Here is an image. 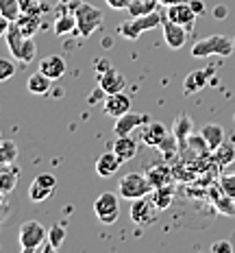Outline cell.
Segmentation results:
<instances>
[{"label":"cell","mask_w":235,"mask_h":253,"mask_svg":"<svg viewBox=\"0 0 235 253\" xmlns=\"http://www.w3.org/2000/svg\"><path fill=\"white\" fill-rule=\"evenodd\" d=\"M157 4H159V0H133V2L129 4L127 11L131 13V18H137V15H146L150 11H157Z\"/></svg>","instance_id":"obj_27"},{"label":"cell","mask_w":235,"mask_h":253,"mask_svg":"<svg viewBox=\"0 0 235 253\" xmlns=\"http://www.w3.org/2000/svg\"><path fill=\"white\" fill-rule=\"evenodd\" d=\"M15 181H18V175L13 170H7L0 175V192H11L15 188Z\"/></svg>","instance_id":"obj_35"},{"label":"cell","mask_w":235,"mask_h":253,"mask_svg":"<svg viewBox=\"0 0 235 253\" xmlns=\"http://www.w3.org/2000/svg\"><path fill=\"white\" fill-rule=\"evenodd\" d=\"M20 33L26 38H35L41 29V15H33V13H20V18L15 20Z\"/></svg>","instance_id":"obj_20"},{"label":"cell","mask_w":235,"mask_h":253,"mask_svg":"<svg viewBox=\"0 0 235 253\" xmlns=\"http://www.w3.org/2000/svg\"><path fill=\"white\" fill-rule=\"evenodd\" d=\"M52 87V79L46 77L41 70H37L35 75L29 77V81H26V89H29L31 94H35V96H44V94H48Z\"/></svg>","instance_id":"obj_21"},{"label":"cell","mask_w":235,"mask_h":253,"mask_svg":"<svg viewBox=\"0 0 235 253\" xmlns=\"http://www.w3.org/2000/svg\"><path fill=\"white\" fill-rule=\"evenodd\" d=\"M4 40H7V48L9 52L15 57L18 61L22 63H31L35 59V44H33V38H26V35L20 33L18 24L11 22L4 33Z\"/></svg>","instance_id":"obj_4"},{"label":"cell","mask_w":235,"mask_h":253,"mask_svg":"<svg viewBox=\"0 0 235 253\" xmlns=\"http://www.w3.org/2000/svg\"><path fill=\"white\" fill-rule=\"evenodd\" d=\"M192 131H194V125H192L190 116L181 114L179 118L174 120V126H172V133H174L176 142H179V151L185 149V142H187V138L192 135Z\"/></svg>","instance_id":"obj_19"},{"label":"cell","mask_w":235,"mask_h":253,"mask_svg":"<svg viewBox=\"0 0 235 253\" xmlns=\"http://www.w3.org/2000/svg\"><path fill=\"white\" fill-rule=\"evenodd\" d=\"M201 133H202V138L207 140V144H209V149H211V153L224 142V129H222L220 125H205L201 129Z\"/></svg>","instance_id":"obj_23"},{"label":"cell","mask_w":235,"mask_h":253,"mask_svg":"<svg viewBox=\"0 0 235 253\" xmlns=\"http://www.w3.org/2000/svg\"><path fill=\"white\" fill-rule=\"evenodd\" d=\"M13 75H15V63L7 59V57H0V83L9 81Z\"/></svg>","instance_id":"obj_33"},{"label":"cell","mask_w":235,"mask_h":253,"mask_svg":"<svg viewBox=\"0 0 235 253\" xmlns=\"http://www.w3.org/2000/svg\"><path fill=\"white\" fill-rule=\"evenodd\" d=\"M220 190L227 197L235 199V172H229V175L220 177Z\"/></svg>","instance_id":"obj_34"},{"label":"cell","mask_w":235,"mask_h":253,"mask_svg":"<svg viewBox=\"0 0 235 253\" xmlns=\"http://www.w3.org/2000/svg\"><path fill=\"white\" fill-rule=\"evenodd\" d=\"M213 160H216L220 166H229L235 160V146L233 144H227V142H222V144L218 146L216 151H213Z\"/></svg>","instance_id":"obj_29"},{"label":"cell","mask_w":235,"mask_h":253,"mask_svg":"<svg viewBox=\"0 0 235 253\" xmlns=\"http://www.w3.org/2000/svg\"><path fill=\"white\" fill-rule=\"evenodd\" d=\"M109 68H111V66H109V63H107V61L98 59V63H96V72H98V77H101V75H102V72H104V70H109Z\"/></svg>","instance_id":"obj_42"},{"label":"cell","mask_w":235,"mask_h":253,"mask_svg":"<svg viewBox=\"0 0 235 253\" xmlns=\"http://www.w3.org/2000/svg\"><path fill=\"white\" fill-rule=\"evenodd\" d=\"M94 214L98 216L102 225H113L120 216V201L113 192H102L94 201Z\"/></svg>","instance_id":"obj_8"},{"label":"cell","mask_w":235,"mask_h":253,"mask_svg":"<svg viewBox=\"0 0 235 253\" xmlns=\"http://www.w3.org/2000/svg\"><path fill=\"white\" fill-rule=\"evenodd\" d=\"M161 22H164V15H161L159 11H150L146 15H137V18L129 20V22H122L118 26V33L127 40H137L142 33L157 29Z\"/></svg>","instance_id":"obj_5"},{"label":"cell","mask_w":235,"mask_h":253,"mask_svg":"<svg viewBox=\"0 0 235 253\" xmlns=\"http://www.w3.org/2000/svg\"><path fill=\"white\" fill-rule=\"evenodd\" d=\"M146 177H148V181L153 183V188L172 186V170H170V166H166V164H155L148 172H146Z\"/></svg>","instance_id":"obj_22"},{"label":"cell","mask_w":235,"mask_h":253,"mask_svg":"<svg viewBox=\"0 0 235 253\" xmlns=\"http://www.w3.org/2000/svg\"><path fill=\"white\" fill-rule=\"evenodd\" d=\"M9 24H11V20H9V18H4V15H2V13H0V38H2V35H4V33H7Z\"/></svg>","instance_id":"obj_40"},{"label":"cell","mask_w":235,"mask_h":253,"mask_svg":"<svg viewBox=\"0 0 235 253\" xmlns=\"http://www.w3.org/2000/svg\"><path fill=\"white\" fill-rule=\"evenodd\" d=\"M142 140H144V144L161 149L166 153H176V149H179V142H176L174 133H170L166 129V125H161V123H150L148 120L142 126Z\"/></svg>","instance_id":"obj_2"},{"label":"cell","mask_w":235,"mask_h":253,"mask_svg":"<svg viewBox=\"0 0 235 253\" xmlns=\"http://www.w3.org/2000/svg\"><path fill=\"white\" fill-rule=\"evenodd\" d=\"M120 166H122V160H120L113 151H107V153H102V155L98 157L96 172L101 177H111V175H116V172H118Z\"/></svg>","instance_id":"obj_18"},{"label":"cell","mask_w":235,"mask_h":253,"mask_svg":"<svg viewBox=\"0 0 235 253\" xmlns=\"http://www.w3.org/2000/svg\"><path fill=\"white\" fill-rule=\"evenodd\" d=\"M0 13L4 15V18H9L11 22L20 18V13H22V9H20V0H0Z\"/></svg>","instance_id":"obj_32"},{"label":"cell","mask_w":235,"mask_h":253,"mask_svg":"<svg viewBox=\"0 0 235 253\" xmlns=\"http://www.w3.org/2000/svg\"><path fill=\"white\" fill-rule=\"evenodd\" d=\"M76 31V18H74V11L70 13H64L55 20V35H67Z\"/></svg>","instance_id":"obj_26"},{"label":"cell","mask_w":235,"mask_h":253,"mask_svg":"<svg viewBox=\"0 0 235 253\" xmlns=\"http://www.w3.org/2000/svg\"><path fill=\"white\" fill-rule=\"evenodd\" d=\"M185 149H190V153H192V157H194V160H198V157H205V155L211 153V149H209V144H207V140L202 138V133L201 135H190L187 142H185ZM185 149H183L181 153H185Z\"/></svg>","instance_id":"obj_24"},{"label":"cell","mask_w":235,"mask_h":253,"mask_svg":"<svg viewBox=\"0 0 235 253\" xmlns=\"http://www.w3.org/2000/svg\"><path fill=\"white\" fill-rule=\"evenodd\" d=\"M39 70L44 72L46 77H50L52 81H59V79L66 75L67 66H66V59L61 55H48L39 61Z\"/></svg>","instance_id":"obj_15"},{"label":"cell","mask_w":235,"mask_h":253,"mask_svg":"<svg viewBox=\"0 0 235 253\" xmlns=\"http://www.w3.org/2000/svg\"><path fill=\"white\" fill-rule=\"evenodd\" d=\"M98 85L104 89V94H113V92H122L127 85V77L122 75L116 68H109L98 77Z\"/></svg>","instance_id":"obj_14"},{"label":"cell","mask_w":235,"mask_h":253,"mask_svg":"<svg viewBox=\"0 0 235 253\" xmlns=\"http://www.w3.org/2000/svg\"><path fill=\"white\" fill-rule=\"evenodd\" d=\"M153 203H155V208L159 210H168L170 205H172V201H174V188L172 186H164V188H155L153 190Z\"/></svg>","instance_id":"obj_25"},{"label":"cell","mask_w":235,"mask_h":253,"mask_svg":"<svg viewBox=\"0 0 235 253\" xmlns=\"http://www.w3.org/2000/svg\"><path fill=\"white\" fill-rule=\"evenodd\" d=\"M146 123H148V116L146 114L127 112L120 116V118H116L113 131H116V135H131V131H135L137 126H144Z\"/></svg>","instance_id":"obj_13"},{"label":"cell","mask_w":235,"mask_h":253,"mask_svg":"<svg viewBox=\"0 0 235 253\" xmlns=\"http://www.w3.org/2000/svg\"><path fill=\"white\" fill-rule=\"evenodd\" d=\"M233 251V245L229 240H218L211 245V253H231Z\"/></svg>","instance_id":"obj_37"},{"label":"cell","mask_w":235,"mask_h":253,"mask_svg":"<svg viewBox=\"0 0 235 253\" xmlns=\"http://www.w3.org/2000/svg\"><path fill=\"white\" fill-rule=\"evenodd\" d=\"M18 240H20V247H22L24 253H33V251L41 249L44 240H48V229L41 223H37V220H26V223L20 225Z\"/></svg>","instance_id":"obj_6"},{"label":"cell","mask_w":235,"mask_h":253,"mask_svg":"<svg viewBox=\"0 0 235 253\" xmlns=\"http://www.w3.org/2000/svg\"><path fill=\"white\" fill-rule=\"evenodd\" d=\"M153 190H155L153 183L142 172H129V175H124L120 179V197L129 199V201L148 197V194H153Z\"/></svg>","instance_id":"obj_7"},{"label":"cell","mask_w":235,"mask_h":253,"mask_svg":"<svg viewBox=\"0 0 235 253\" xmlns=\"http://www.w3.org/2000/svg\"><path fill=\"white\" fill-rule=\"evenodd\" d=\"M131 105H133V101H131L129 94L122 92H113V94H104V103H102V109L107 116H113V118H120L122 114L131 112Z\"/></svg>","instance_id":"obj_11"},{"label":"cell","mask_w":235,"mask_h":253,"mask_svg":"<svg viewBox=\"0 0 235 253\" xmlns=\"http://www.w3.org/2000/svg\"><path fill=\"white\" fill-rule=\"evenodd\" d=\"M235 50V42H231L227 35H207V38L198 40L194 46H192V57L196 59H202V57H229Z\"/></svg>","instance_id":"obj_3"},{"label":"cell","mask_w":235,"mask_h":253,"mask_svg":"<svg viewBox=\"0 0 235 253\" xmlns=\"http://www.w3.org/2000/svg\"><path fill=\"white\" fill-rule=\"evenodd\" d=\"M52 192H55L52 188L39 183L37 179H33V183H31V188H29V199L33 203H41V201H46L48 197H52Z\"/></svg>","instance_id":"obj_28"},{"label":"cell","mask_w":235,"mask_h":253,"mask_svg":"<svg viewBox=\"0 0 235 253\" xmlns=\"http://www.w3.org/2000/svg\"><path fill=\"white\" fill-rule=\"evenodd\" d=\"M161 26H164V40H166V44H168V48L181 50L183 46H185V42H187V29L185 26L172 22L168 15H164Z\"/></svg>","instance_id":"obj_10"},{"label":"cell","mask_w":235,"mask_h":253,"mask_svg":"<svg viewBox=\"0 0 235 253\" xmlns=\"http://www.w3.org/2000/svg\"><path fill=\"white\" fill-rule=\"evenodd\" d=\"M20 9L22 13H33V15H41L50 9V4L46 0H20Z\"/></svg>","instance_id":"obj_31"},{"label":"cell","mask_w":235,"mask_h":253,"mask_svg":"<svg viewBox=\"0 0 235 253\" xmlns=\"http://www.w3.org/2000/svg\"><path fill=\"white\" fill-rule=\"evenodd\" d=\"M179 2H187V0H159V4H164V7H170V4H179Z\"/></svg>","instance_id":"obj_43"},{"label":"cell","mask_w":235,"mask_h":253,"mask_svg":"<svg viewBox=\"0 0 235 253\" xmlns=\"http://www.w3.org/2000/svg\"><path fill=\"white\" fill-rule=\"evenodd\" d=\"M104 2H107L113 11H124V9H129V4L133 2V0H104Z\"/></svg>","instance_id":"obj_38"},{"label":"cell","mask_w":235,"mask_h":253,"mask_svg":"<svg viewBox=\"0 0 235 253\" xmlns=\"http://www.w3.org/2000/svg\"><path fill=\"white\" fill-rule=\"evenodd\" d=\"M111 151L116 153L122 162H131L135 155H137V142H135L131 135H118L116 142H113Z\"/></svg>","instance_id":"obj_17"},{"label":"cell","mask_w":235,"mask_h":253,"mask_svg":"<svg viewBox=\"0 0 235 253\" xmlns=\"http://www.w3.org/2000/svg\"><path fill=\"white\" fill-rule=\"evenodd\" d=\"M216 205H218V210H220V212H224V214H235V199L227 197L224 192H222V197H218Z\"/></svg>","instance_id":"obj_36"},{"label":"cell","mask_w":235,"mask_h":253,"mask_svg":"<svg viewBox=\"0 0 235 253\" xmlns=\"http://www.w3.org/2000/svg\"><path fill=\"white\" fill-rule=\"evenodd\" d=\"M190 4H192V9H194V11H196V15L205 13V4H202L201 0H190Z\"/></svg>","instance_id":"obj_41"},{"label":"cell","mask_w":235,"mask_h":253,"mask_svg":"<svg viewBox=\"0 0 235 253\" xmlns=\"http://www.w3.org/2000/svg\"><path fill=\"white\" fill-rule=\"evenodd\" d=\"M227 15H229V9L224 7V4H218V7L213 9V18H216V20H224Z\"/></svg>","instance_id":"obj_39"},{"label":"cell","mask_w":235,"mask_h":253,"mask_svg":"<svg viewBox=\"0 0 235 253\" xmlns=\"http://www.w3.org/2000/svg\"><path fill=\"white\" fill-rule=\"evenodd\" d=\"M166 15L172 20V22L185 26V29H192L196 22V11L192 9L190 2H179V4H170L166 7Z\"/></svg>","instance_id":"obj_12"},{"label":"cell","mask_w":235,"mask_h":253,"mask_svg":"<svg viewBox=\"0 0 235 253\" xmlns=\"http://www.w3.org/2000/svg\"><path fill=\"white\" fill-rule=\"evenodd\" d=\"M72 11H74V18H76V33L81 35V38H90V35H94L98 29H101L102 9H98L96 4L76 0Z\"/></svg>","instance_id":"obj_1"},{"label":"cell","mask_w":235,"mask_h":253,"mask_svg":"<svg viewBox=\"0 0 235 253\" xmlns=\"http://www.w3.org/2000/svg\"><path fill=\"white\" fill-rule=\"evenodd\" d=\"M211 75H213V68H205V70L190 72V75L185 77V81H183V92H185L187 96L194 94V92H201V89L209 83V77Z\"/></svg>","instance_id":"obj_16"},{"label":"cell","mask_w":235,"mask_h":253,"mask_svg":"<svg viewBox=\"0 0 235 253\" xmlns=\"http://www.w3.org/2000/svg\"><path fill=\"white\" fill-rule=\"evenodd\" d=\"M155 212H157V208H155V203H153V199H150V194L148 197H142V199H135L133 205H131V220H133L135 225H153L155 223Z\"/></svg>","instance_id":"obj_9"},{"label":"cell","mask_w":235,"mask_h":253,"mask_svg":"<svg viewBox=\"0 0 235 253\" xmlns=\"http://www.w3.org/2000/svg\"><path fill=\"white\" fill-rule=\"evenodd\" d=\"M64 240H66V229L61 227V225H52V227L48 229V247H46V251L61 249Z\"/></svg>","instance_id":"obj_30"},{"label":"cell","mask_w":235,"mask_h":253,"mask_svg":"<svg viewBox=\"0 0 235 253\" xmlns=\"http://www.w3.org/2000/svg\"><path fill=\"white\" fill-rule=\"evenodd\" d=\"M233 42H235V38H233Z\"/></svg>","instance_id":"obj_44"}]
</instances>
